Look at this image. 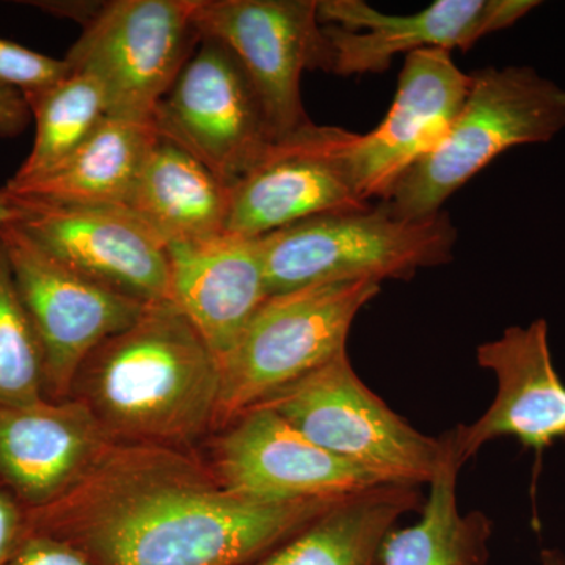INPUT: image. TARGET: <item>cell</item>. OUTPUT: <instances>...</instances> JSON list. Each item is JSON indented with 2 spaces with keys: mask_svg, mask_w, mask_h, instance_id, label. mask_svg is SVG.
<instances>
[{
  "mask_svg": "<svg viewBox=\"0 0 565 565\" xmlns=\"http://www.w3.org/2000/svg\"><path fill=\"white\" fill-rule=\"evenodd\" d=\"M259 241L275 296L318 282L411 280L424 267L451 262L457 230L445 211L404 218L381 203L308 218Z\"/></svg>",
  "mask_w": 565,
  "mask_h": 565,
  "instance_id": "4",
  "label": "cell"
},
{
  "mask_svg": "<svg viewBox=\"0 0 565 565\" xmlns=\"http://www.w3.org/2000/svg\"><path fill=\"white\" fill-rule=\"evenodd\" d=\"M31 534L29 509L0 486V565L9 564Z\"/></svg>",
  "mask_w": 565,
  "mask_h": 565,
  "instance_id": "27",
  "label": "cell"
},
{
  "mask_svg": "<svg viewBox=\"0 0 565 565\" xmlns=\"http://www.w3.org/2000/svg\"><path fill=\"white\" fill-rule=\"evenodd\" d=\"M541 6L534 0H437L415 14H386L363 0H318L323 71L384 73L393 58L422 50L468 51Z\"/></svg>",
  "mask_w": 565,
  "mask_h": 565,
  "instance_id": "11",
  "label": "cell"
},
{
  "mask_svg": "<svg viewBox=\"0 0 565 565\" xmlns=\"http://www.w3.org/2000/svg\"><path fill=\"white\" fill-rule=\"evenodd\" d=\"M232 185L172 141L159 137L126 210L166 245L199 243L226 233Z\"/></svg>",
  "mask_w": 565,
  "mask_h": 565,
  "instance_id": "20",
  "label": "cell"
},
{
  "mask_svg": "<svg viewBox=\"0 0 565 565\" xmlns=\"http://www.w3.org/2000/svg\"><path fill=\"white\" fill-rule=\"evenodd\" d=\"M541 565H565V556L559 550H544L541 555Z\"/></svg>",
  "mask_w": 565,
  "mask_h": 565,
  "instance_id": "30",
  "label": "cell"
},
{
  "mask_svg": "<svg viewBox=\"0 0 565 565\" xmlns=\"http://www.w3.org/2000/svg\"><path fill=\"white\" fill-rule=\"evenodd\" d=\"M24 98L35 118L36 132L31 154L14 180L54 169L109 117L102 82L87 71L70 70L63 79Z\"/></svg>",
  "mask_w": 565,
  "mask_h": 565,
  "instance_id": "23",
  "label": "cell"
},
{
  "mask_svg": "<svg viewBox=\"0 0 565 565\" xmlns=\"http://www.w3.org/2000/svg\"><path fill=\"white\" fill-rule=\"evenodd\" d=\"M441 143L382 200L397 217L441 211L493 159L522 145L546 143L565 129V90L530 66L478 70Z\"/></svg>",
  "mask_w": 565,
  "mask_h": 565,
  "instance_id": "3",
  "label": "cell"
},
{
  "mask_svg": "<svg viewBox=\"0 0 565 565\" xmlns=\"http://www.w3.org/2000/svg\"><path fill=\"white\" fill-rule=\"evenodd\" d=\"M221 364L173 302L156 303L82 363L70 399L87 408L111 444L195 451L211 437Z\"/></svg>",
  "mask_w": 565,
  "mask_h": 565,
  "instance_id": "2",
  "label": "cell"
},
{
  "mask_svg": "<svg viewBox=\"0 0 565 565\" xmlns=\"http://www.w3.org/2000/svg\"><path fill=\"white\" fill-rule=\"evenodd\" d=\"M24 210L18 200L6 188L0 189V228L9 223L20 222Z\"/></svg>",
  "mask_w": 565,
  "mask_h": 565,
  "instance_id": "29",
  "label": "cell"
},
{
  "mask_svg": "<svg viewBox=\"0 0 565 565\" xmlns=\"http://www.w3.org/2000/svg\"><path fill=\"white\" fill-rule=\"evenodd\" d=\"M13 196L18 225L73 273L141 303L173 302L167 245L131 211Z\"/></svg>",
  "mask_w": 565,
  "mask_h": 565,
  "instance_id": "13",
  "label": "cell"
},
{
  "mask_svg": "<svg viewBox=\"0 0 565 565\" xmlns=\"http://www.w3.org/2000/svg\"><path fill=\"white\" fill-rule=\"evenodd\" d=\"M419 504L418 486L373 487L338 501L310 525L245 565H382L386 537Z\"/></svg>",
  "mask_w": 565,
  "mask_h": 565,
  "instance_id": "21",
  "label": "cell"
},
{
  "mask_svg": "<svg viewBox=\"0 0 565 565\" xmlns=\"http://www.w3.org/2000/svg\"><path fill=\"white\" fill-rule=\"evenodd\" d=\"M0 243L43 351L44 397L68 401L85 359L107 338L139 321L150 305L73 273L17 222L0 228Z\"/></svg>",
  "mask_w": 565,
  "mask_h": 565,
  "instance_id": "9",
  "label": "cell"
},
{
  "mask_svg": "<svg viewBox=\"0 0 565 565\" xmlns=\"http://www.w3.org/2000/svg\"><path fill=\"white\" fill-rule=\"evenodd\" d=\"M7 565H95L70 542L47 534L32 533L17 556Z\"/></svg>",
  "mask_w": 565,
  "mask_h": 565,
  "instance_id": "26",
  "label": "cell"
},
{
  "mask_svg": "<svg viewBox=\"0 0 565 565\" xmlns=\"http://www.w3.org/2000/svg\"><path fill=\"white\" fill-rule=\"evenodd\" d=\"M476 362L492 371L498 392L481 418L451 433L462 467L497 438H516L534 449L537 460L565 438V384L553 364L545 319L511 327L498 340L479 345Z\"/></svg>",
  "mask_w": 565,
  "mask_h": 565,
  "instance_id": "16",
  "label": "cell"
},
{
  "mask_svg": "<svg viewBox=\"0 0 565 565\" xmlns=\"http://www.w3.org/2000/svg\"><path fill=\"white\" fill-rule=\"evenodd\" d=\"M341 500H263L223 486L196 451L110 444L29 522L95 565H245Z\"/></svg>",
  "mask_w": 565,
  "mask_h": 565,
  "instance_id": "1",
  "label": "cell"
},
{
  "mask_svg": "<svg viewBox=\"0 0 565 565\" xmlns=\"http://www.w3.org/2000/svg\"><path fill=\"white\" fill-rule=\"evenodd\" d=\"M110 444L77 401L0 405V486L29 511L44 508L70 492Z\"/></svg>",
  "mask_w": 565,
  "mask_h": 565,
  "instance_id": "17",
  "label": "cell"
},
{
  "mask_svg": "<svg viewBox=\"0 0 565 565\" xmlns=\"http://www.w3.org/2000/svg\"><path fill=\"white\" fill-rule=\"evenodd\" d=\"M65 58L40 54L13 41L0 39V85L22 95L43 90L70 73Z\"/></svg>",
  "mask_w": 565,
  "mask_h": 565,
  "instance_id": "25",
  "label": "cell"
},
{
  "mask_svg": "<svg viewBox=\"0 0 565 565\" xmlns=\"http://www.w3.org/2000/svg\"><path fill=\"white\" fill-rule=\"evenodd\" d=\"M374 280L318 282L269 296L221 359L212 434L345 351Z\"/></svg>",
  "mask_w": 565,
  "mask_h": 565,
  "instance_id": "5",
  "label": "cell"
},
{
  "mask_svg": "<svg viewBox=\"0 0 565 565\" xmlns=\"http://www.w3.org/2000/svg\"><path fill=\"white\" fill-rule=\"evenodd\" d=\"M273 408L326 451L396 484H429L448 434L416 430L363 384L348 351L259 404Z\"/></svg>",
  "mask_w": 565,
  "mask_h": 565,
  "instance_id": "6",
  "label": "cell"
},
{
  "mask_svg": "<svg viewBox=\"0 0 565 565\" xmlns=\"http://www.w3.org/2000/svg\"><path fill=\"white\" fill-rule=\"evenodd\" d=\"M195 20L243 65L275 140L310 125L300 85L305 71H323L318 0H196Z\"/></svg>",
  "mask_w": 565,
  "mask_h": 565,
  "instance_id": "10",
  "label": "cell"
},
{
  "mask_svg": "<svg viewBox=\"0 0 565 565\" xmlns=\"http://www.w3.org/2000/svg\"><path fill=\"white\" fill-rule=\"evenodd\" d=\"M44 397L43 351L18 296L0 243V405L39 403Z\"/></svg>",
  "mask_w": 565,
  "mask_h": 565,
  "instance_id": "24",
  "label": "cell"
},
{
  "mask_svg": "<svg viewBox=\"0 0 565 565\" xmlns=\"http://www.w3.org/2000/svg\"><path fill=\"white\" fill-rule=\"evenodd\" d=\"M196 0L96 3L65 61L104 87L109 117L152 120L202 41Z\"/></svg>",
  "mask_w": 565,
  "mask_h": 565,
  "instance_id": "7",
  "label": "cell"
},
{
  "mask_svg": "<svg viewBox=\"0 0 565 565\" xmlns=\"http://www.w3.org/2000/svg\"><path fill=\"white\" fill-rule=\"evenodd\" d=\"M152 120L107 117L65 161L6 189L22 199L81 206H128L141 169L158 141Z\"/></svg>",
  "mask_w": 565,
  "mask_h": 565,
  "instance_id": "19",
  "label": "cell"
},
{
  "mask_svg": "<svg viewBox=\"0 0 565 565\" xmlns=\"http://www.w3.org/2000/svg\"><path fill=\"white\" fill-rule=\"evenodd\" d=\"M207 446L204 462L223 486L263 500H340L392 484L326 451L263 405L212 434Z\"/></svg>",
  "mask_w": 565,
  "mask_h": 565,
  "instance_id": "12",
  "label": "cell"
},
{
  "mask_svg": "<svg viewBox=\"0 0 565 565\" xmlns=\"http://www.w3.org/2000/svg\"><path fill=\"white\" fill-rule=\"evenodd\" d=\"M31 117L22 92L0 85V136H18L28 128Z\"/></svg>",
  "mask_w": 565,
  "mask_h": 565,
  "instance_id": "28",
  "label": "cell"
},
{
  "mask_svg": "<svg viewBox=\"0 0 565 565\" xmlns=\"http://www.w3.org/2000/svg\"><path fill=\"white\" fill-rule=\"evenodd\" d=\"M152 125L161 139L189 152L228 185L277 143L243 65L211 36H203L156 106Z\"/></svg>",
  "mask_w": 565,
  "mask_h": 565,
  "instance_id": "8",
  "label": "cell"
},
{
  "mask_svg": "<svg viewBox=\"0 0 565 565\" xmlns=\"http://www.w3.org/2000/svg\"><path fill=\"white\" fill-rule=\"evenodd\" d=\"M344 131L311 121L274 143L232 185L226 233L263 237L319 215L370 207L345 166Z\"/></svg>",
  "mask_w": 565,
  "mask_h": 565,
  "instance_id": "15",
  "label": "cell"
},
{
  "mask_svg": "<svg viewBox=\"0 0 565 565\" xmlns=\"http://www.w3.org/2000/svg\"><path fill=\"white\" fill-rule=\"evenodd\" d=\"M437 475L429 482V497L415 525L396 527L382 548V565H486L492 522L482 512L462 514L457 503L455 438Z\"/></svg>",
  "mask_w": 565,
  "mask_h": 565,
  "instance_id": "22",
  "label": "cell"
},
{
  "mask_svg": "<svg viewBox=\"0 0 565 565\" xmlns=\"http://www.w3.org/2000/svg\"><path fill=\"white\" fill-rule=\"evenodd\" d=\"M167 252L173 303L221 359L269 297L262 241L225 233Z\"/></svg>",
  "mask_w": 565,
  "mask_h": 565,
  "instance_id": "18",
  "label": "cell"
},
{
  "mask_svg": "<svg viewBox=\"0 0 565 565\" xmlns=\"http://www.w3.org/2000/svg\"><path fill=\"white\" fill-rule=\"evenodd\" d=\"M471 76L451 52L422 50L405 57L392 107L374 131H345L343 158L360 196L385 200L397 182L445 139L462 109Z\"/></svg>",
  "mask_w": 565,
  "mask_h": 565,
  "instance_id": "14",
  "label": "cell"
}]
</instances>
